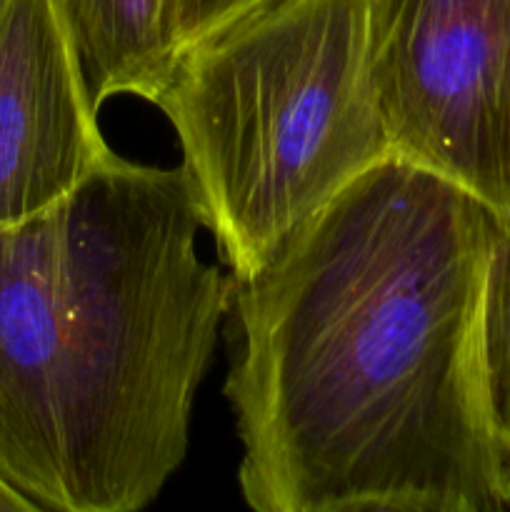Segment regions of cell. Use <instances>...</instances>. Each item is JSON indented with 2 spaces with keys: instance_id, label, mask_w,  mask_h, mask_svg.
I'll return each mask as SVG.
<instances>
[{
  "instance_id": "1",
  "label": "cell",
  "mask_w": 510,
  "mask_h": 512,
  "mask_svg": "<svg viewBox=\"0 0 510 512\" xmlns=\"http://www.w3.org/2000/svg\"><path fill=\"white\" fill-rule=\"evenodd\" d=\"M493 213L393 153L235 280L225 395L258 512H488L505 460L483 375Z\"/></svg>"
},
{
  "instance_id": "2",
  "label": "cell",
  "mask_w": 510,
  "mask_h": 512,
  "mask_svg": "<svg viewBox=\"0 0 510 512\" xmlns=\"http://www.w3.org/2000/svg\"><path fill=\"white\" fill-rule=\"evenodd\" d=\"M180 168L115 155L0 225V480L35 512H133L188 453L233 275Z\"/></svg>"
},
{
  "instance_id": "3",
  "label": "cell",
  "mask_w": 510,
  "mask_h": 512,
  "mask_svg": "<svg viewBox=\"0 0 510 512\" xmlns=\"http://www.w3.org/2000/svg\"><path fill=\"white\" fill-rule=\"evenodd\" d=\"M373 5L245 0L175 50L153 105L233 280L395 153L375 90Z\"/></svg>"
},
{
  "instance_id": "4",
  "label": "cell",
  "mask_w": 510,
  "mask_h": 512,
  "mask_svg": "<svg viewBox=\"0 0 510 512\" xmlns=\"http://www.w3.org/2000/svg\"><path fill=\"white\" fill-rule=\"evenodd\" d=\"M393 150L510 220V0H375Z\"/></svg>"
},
{
  "instance_id": "5",
  "label": "cell",
  "mask_w": 510,
  "mask_h": 512,
  "mask_svg": "<svg viewBox=\"0 0 510 512\" xmlns=\"http://www.w3.org/2000/svg\"><path fill=\"white\" fill-rule=\"evenodd\" d=\"M65 0H0V225L45 213L115 153Z\"/></svg>"
},
{
  "instance_id": "6",
  "label": "cell",
  "mask_w": 510,
  "mask_h": 512,
  "mask_svg": "<svg viewBox=\"0 0 510 512\" xmlns=\"http://www.w3.org/2000/svg\"><path fill=\"white\" fill-rule=\"evenodd\" d=\"M90 88L153 103L180 45V0H65Z\"/></svg>"
},
{
  "instance_id": "7",
  "label": "cell",
  "mask_w": 510,
  "mask_h": 512,
  "mask_svg": "<svg viewBox=\"0 0 510 512\" xmlns=\"http://www.w3.org/2000/svg\"><path fill=\"white\" fill-rule=\"evenodd\" d=\"M483 345L485 395L490 423L503 460H510V220L493 215L488 270L483 288Z\"/></svg>"
},
{
  "instance_id": "8",
  "label": "cell",
  "mask_w": 510,
  "mask_h": 512,
  "mask_svg": "<svg viewBox=\"0 0 510 512\" xmlns=\"http://www.w3.org/2000/svg\"><path fill=\"white\" fill-rule=\"evenodd\" d=\"M245 0H180L178 8V35L180 43L190 35H195L198 30H203L205 25H210L213 20H218L220 15H225L228 10L238 8Z\"/></svg>"
},
{
  "instance_id": "9",
  "label": "cell",
  "mask_w": 510,
  "mask_h": 512,
  "mask_svg": "<svg viewBox=\"0 0 510 512\" xmlns=\"http://www.w3.org/2000/svg\"><path fill=\"white\" fill-rule=\"evenodd\" d=\"M0 512H35L33 505L0 480Z\"/></svg>"
},
{
  "instance_id": "10",
  "label": "cell",
  "mask_w": 510,
  "mask_h": 512,
  "mask_svg": "<svg viewBox=\"0 0 510 512\" xmlns=\"http://www.w3.org/2000/svg\"><path fill=\"white\" fill-rule=\"evenodd\" d=\"M503 493H505V503L510 505V460L505 463V470H503Z\"/></svg>"
}]
</instances>
